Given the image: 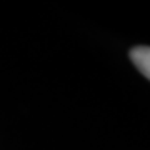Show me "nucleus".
<instances>
[{
	"label": "nucleus",
	"mask_w": 150,
	"mask_h": 150,
	"mask_svg": "<svg viewBox=\"0 0 150 150\" xmlns=\"http://www.w3.org/2000/svg\"><path fill=\"white\" fill-rule=\"evenodd\" d=\"M130 59L142 74L150 79V47H135L130 52Z\"/></svg>",
	"instance_id": "f257e3e1"
}]
</instances>
